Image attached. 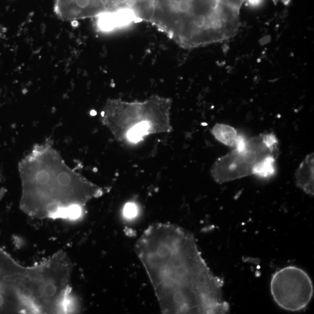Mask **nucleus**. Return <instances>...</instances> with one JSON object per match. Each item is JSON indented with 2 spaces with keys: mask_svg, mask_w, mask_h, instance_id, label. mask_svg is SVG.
Instances as JSON below:
<instances>
[{
  "mask_svg": "<svg viewBox=\"0 0 314 314\" xmlns=\"http://www.w3.org/2000/svg\"><path fill=\"white\" fill-rule=\"evenodd\" d=\"M136 250L163 314L229 312L223 279L212 273L191 233L171 224H154Z\"/></svg>",
  "mask_w": 314,
  "mask_h": 314,
  "instance_id": "1",
  "label": "nucleus"
},
{
  "mask_svg": "<svg viewBox=\"0 0 314 314\" xmlns=\"http://www.w3.org/2000/svg\"><path fill=\"white\" fill-rule=\"evenodd\" d=\"M148 22L182 47L193 49L233 37L240 18L220 0H153Z\"/></svg>",
  "mask_w": 314,
  "mask_h": 314,
  "instance_id": "2",
  "label": "nucleus"
},
{
  "mask_svg": "<svg viewBox=\"0 0 314 314\" xmlns=\"http://www.w3.org/2000/svg\"><path fill=\"white\" fill-rule=\"evenodd\" d=\"M28 170L20 171L23 182L22 207L39 217L73 219L79 207L97 195L99 190L76 176L60 161L55 164L47 155Z\"/></svg>",
  "mask_w": 314,
  "mask_h": 314,
  "instance_id": "3",
  "label": "nucleus"
},
{
  "mask_svg": "<svg viewBox=\"0 0 314 314\" xmlns=\"http://www.w3.org/2000/svg\"><path fill=\"white\" fill-rule=\"evenodd\" d=\"M278 145L271 133L262 134L247 140L243 151L234 149L214 164L211 174L218 184L225 183L252 175L257 163L270 155H277Z\"/></svg>",
  "mask_w": 314,
  "mask_h": 314,
  "instance_id": "4",
  "label": "nucleus"
},
{
  "mask_svg": "<svg viewBox=\"0 0 314 314\" xmlns=\"http://www.w3.org/2000/svg\"><path fill=\"white\" fill-rule=\"evenodd\" d=\"M270 287L275 303L289 312L303 310L313 297L314 286L309 275L295 266H288L275 272Z\"/></svg>",
  "mask_w": 314,
  "mask_h": 314,
  "instance_id": "5",
  "label": "nucleus"
},
{
  "mask_svg": "<svg viewBox=\"0 0 314 314\" xmlns=\"http://www.w3.org/2000/svg\"><path fill=\"white\" fill-rule=\"evenodd\" d=\"M27 270L0 248V313L19 312L25 307Z\"/></svg>",
  "mask_w": 314,
  "mask_h": 314,
  "instance_id": "6",
  "label": "nucleus"
},
{
  "mask_svg": "<svg viewBox=\"0 0 314 314\" xmlns=\"http://www.w3.org/2000/svg\"><path fill=\"white\" fill-rule=\"evenodd\" d=\"M54 11L62 20L74 21L109 13V0H55Z\"/></svg>",
  "mask_w": 314,
  "mask_h": 314,
  "instance_id": "7",
  "label": "nucleus"
},
{
  "mask_svg": "<svg viewBox=\"0 0 314 314\" xmlns=\"http://www.w3.org/2000/svg\"><path fill=\"white\" fill-rule=\"evenodd\" d=\"M153 0H109V13L124 11L133 15L136 20L148 22Z\"/></svg>",
  "mask_w": 314,
  "mask_h": 314,
  "instance_id": "8",
  "label": "nucleus"
},
{
  "mask_svg": "<svg viewBox=\"0 0 314 314\" xmlns=\"http://www.w3.org/2000/svg\"><path fill=\"white\" fill-rule=\"evenodd\" d=\"M314 153L308 155L296 172V182L297 186L309 195L314 194Z\"/></svg>",
  "mask_w": 314,
  "mask_h": 314,
  "instance_id": "9",
  "label": "nucleus"
},
{
  "mask_svg": "<svg viewBox=\"0 0 314 314\" xmlns=\"http://www.w3.org/2000/svg\"><path fill=\"white\" fill-rule=\"evenodd\" d=\"M96 18L97 28L101 32L111 31L136 21L132 14L124 11L104 14Z\"/></svg>",
  "mask_w": 314,
  "mask_h": 314,
  "instance_id": "10",
  "label": "nucleus"
},
{
  "mask_svg": "<svg viewBox=\"0 0 314 314\" xmlns=\"http://www.w3.org/2000/svg\"><path fill=\"white\" fill-rule=\"evenodd\" d=\"M211 132L218 141L230 148H235L238 133L234 128L228 125L218 124L212 128Z\"/></svg>",
  "mask_w": 314,
  "mask_h": 314,
  "instance_id": "11",
  "label": "nucleus"
},
{
  "mask_svg": "<svg viewBox=\"0 0 314 314\" xmlns=\"http://www.w3.org/2000/svg\"><path fill=\"white\" fill-rule=\"evenodd\" d=\"M277 155H270L257 163L254 166L252 175L264 179L270 178L276 172Z\"/></svg>",
  "mask_w": 314,
  "mask_h": 314,
  "instance_id": "12",
  "label": "nucleus"
},
{
  "mask_svg": "<svg viewBox=\"0 0 314 314\" xmlns=\"http://www.w3.org/2000/svg\"><path fill=\"white\" fill-rule=\"evenodd\" d=\"M149 125L148 121H142L136 125L129 131L128 138L130 142L136 143L140 141L143 136L148 133Z\"/></svg>",
  "mask_w": 314,
  "mask_h": 314,
  "instance_id": "13",
  "label": "nucleus"
},
{
  "mask_svg": "<svg viewBox=\"0 0 314 314\" xmlns=\"http://www.w3.org/2000/svg\"><path fill=\"white\" fill-rule=\"evenodd\" d=\"M137 213H138V209L134 203H128L125 205L124 215L125 218L128 219H133L137 216Z\"/></svg>",
  "mask_w": 314,
  "mask_h": 314,
  "instance_id": "14",
  "label": "nucleus"
},
{
  "mask_svg": "<svg viewBox=\"0 0 314 314\" xmlns=\"http://www.w3.org/2000/svg\"></svg>",
  "mask_w": 314,
  "mask_h": 314,
  "instance_id": "15",
  "label": "nucleus"
}]
</instances>
